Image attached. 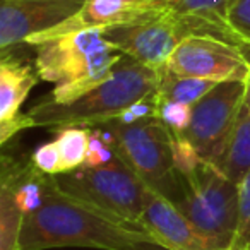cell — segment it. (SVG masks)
<instances>
[{"label": "cell", "instance_id": "obj_1", "mask_svg": "<svg viewBox=\"0 0 250 250\" xmlns=\"http://www.w3.org/2000/svg\"><path fill=\"white\" fill-rule=\"evenodd\" d=\"M91 247L103 250H171L141 221L74 199L53 182L46 201L26 216L18 250Z\"/></svg>", "mask_w": 250, "mask_h": 250}, {"label": "cell", "instance_id": "obj_2", "mask_svg": "<svg viewBox=\"0 0 250 250\" xmlns=\"http://www.w3.org/2000/svg\"><path fill=\"white\" fill-rule=\"evenodd\" d=\"M163 69L144 65L130 57L124 55L111 76L81 96L65 104L42 100L28 110L35 127L43 129H67L84 127L94 129L115 120L125 108L151 94L158 93Z\"/></svg>", "mask_w": 250, "mask_h": 250}, {"label": "cell", "instance_id": "obj_3", "mask_svg": "<svg viewBox=\"0 0 250 250\" xmlns=\"http://www.w3.org/2000/svg\"><path fill=\"white\" fill-rule=\"evenodd\" d=\"M33 48L40 79L55 84L45 100L59 104L79 100L103 84L124 57L103 38V28L69 33Z\"/></svg>", "mask_w": 250, "mask_h": 250}, {"label": "cell", "instance_id": "obj_4", "mask_svg": "<svg viewBox=\"0 0 250 250\" xmlns=\"http://www.w3.org/2000/svg\"><path fill=\"white\" fill-rule=\"evenodd\" d=\"M115 136V151L149 190L177 204L184 185L175 170L171 130L158 117L134 124L108 122L101 125Z\"/></svg>", "mask_w": 250, "mask_h": 250}, {"label": "cell", "instance_id": "obj_5", "mask_svg": "<svg viewBox=\"0 0 250 250\" xmlns=\"http://www.w3.org/2000/svg\"><path fill=\"white\" fill-rule=\"evenodd\" d=\"M180 180L184 195L175 206L194 225L209 250H231L238 214V184L206 160Z\"/></svg>", "mask_w": 250, "mask_h": 250}, {"label": "cell", "instance_id": "obj_6", "mask_svg": "<svg viewBox=\"0 0 250 250\" xmlns=\"http://www.w3.org/2000/svg\"><path fill=\"white\" fill-rule=\"evenodd\" d=\"M62 192L111 214L139 221L147 187L120 158L101 167H83L57 175Z\"/></svg>", "mask_w": 250, "mask_h": 250}, {"label": "cell", "instance_id": "obj_7", "mask_svg": "<svg viewBox=\"0 0 250 250\" xmlns=\"http://www.w3.org/2000/svg\"><path fill=\"white\" fill-rule=\"evenodd\" d=\"M188 36H195L194 26L163 9L136 21L103 28V38L118 52L154 69H165L175 48Z\"/></svg>", "mask_w": 250, "mask_h": 250}, {"label": "cell", "instance_id": "obj_8", "mask_svg": "<svg viewBox=\"0 0 250 250\" xmlns=\"http://www.w3.org/2000/svg\"><path fill=\"white\" fill-rule=\"evenodd\" d=\"M247 83H218L192 106V118L178 137L192 144L202 160L214 165L219 161L235 120L245 103Z\"/></svg>", "mask_w": 250, "mask_h": 250}, {"label": "cell", "instance_id": "obj_9", "mask_svg": "<svg viewBox=\"0 0 250 250\" xmlns=\"http://www.w3.org/2000/svg\"><path fill=\"white\" fill-rule=\"evenodd\" d=\"M167 69L178 76L201 77L214 83L250 77V53L212 36H188L171 53Z\"/></svg>", "mask_w": 250, "mask_h": 250}, {"label": "cell", "instance_id": "obj_10", "mask_svg": "<svg viewBox=\"0 0 250 250\" xmlns=\"http://www.w3.org/2000/svg\"><path fill=\"white\" fill-rule=\"evenodd\" d=\"M86 0H2L0 50L14 52L29 36L46 31L76 16Z\"/></svg>", "mask_w": 250, "mask_h": 250}, {"label": "cell", "instance_id": "obj_11", "mask_svg": "<svg viewBox=\"0 0 250 250\" xmlns=\"http://www.w3.org/2000/svg\"><path fill=\"white\" fill-rule=\"evenodd\" d=\"M158 11H161L160 0H86L84 7L76 16L55 28L29 36L24 45L36 46L43 42L69 35V33L124 24Z\"/></svg>", "mask_w": 250, "mask_h": 250}, {"label": "cell", "instance_id": "obj_12", "mask_svg": "<svg viewBox=\"0 0 250 250\" xmlns=\"http://www.w3.org/2000/svg\"><path fill=\"white\" fill-rule=\"evenodd\" d=\"M139 221L171 250H209L187 216L167 197L146 190Z\"/></svg>", "mask_w": 250, "mask_h": 250}, {"label": "cell", "instance_id": "obj_13", "mask_svg": "<svg viewBox=\"0 0 250 250\" xmlns=\"http://www.w3.org/2000/svg\"><path fill=\"white\" fill-rule=\"evenodd\" d=\"M163 11L187 19L195 29V36H212L231 45L250 48L233 33L228 24L229 0H160Z\"/></svg>", "mask_w": 250, "mask_h": 250}, {"label": "cell", "instance_id": "obj_14", "mask_svg": "<svg viewBox=\"0 0 250 250\" xmlns=\"http://www.w3.org/2000/svg\"><path fill=\"white\" fill-rule=\"evenodd\" d=\"M38 70L29 62L2 53L0 60V122L11 120L21 113V106L33 87L38 84Z\"/></svg>", "mask_w": 250, "mask_h": 250}, {"label": "cell", "instance_id": "obj_15", "mask_svg": "<svg viewBox=\"0 0 250 250\" xmlns=\"http://www.w3.org/2000/svg\"><path fill=\"white\" fill-rule=\"evenodd\" d=\"M216 168L235 184L250 173V108L247 103L236 117Z\"/></svg>", "mask_w": 250, "mask_h": 250}, {"label": "cell", "instance_id": "obj_16", "mask_svg": "<svg viewBox=\"0 0 250 250\" xmlns=\"http://www.w3.org/2000/svg\"><path fill=\"white\" fill-rule=\"evenodd\" d=\"M216 84L218 83H214V81L201 79V77L178 76V74H173L165 67L163 74H161L160 87H158V98L194 106Z\"/></svg>", "mask_w": 250, "mask_h": 250}, {"label": "cell", "instance_id": "obj_17", "mask_svg": "<svg viewBox=\"0 0 250 250\" xmlns=\"http://www.w3.org/2000/svg\"><path fill=\"white\" fill-rule=\"evenodd\" d=\"M62 156L63 173L79 170L86 163L87 146H89V129L84 127H67L55 130V139Z\"/></svg>", "mask_w": 250, "mask_h": 250}, {"label": "cell", "instance_id": "obj_18", "mask_svg": "<svg viewBox=\"0 0 250 250\" xmlns=\"http://www.w3.org/2000/svg\"><path fill=\"white\" fill-rule=\"evenodd\" d=\"M231 250H250V173L238 184V214Z\"/></svg>", "mask_w": 250, "mask_h": 250}, {"label": "cell", "instance_id": "obj_19", "mask_svg": "<svg viewBox=\"0 0 250 250\" xmlns=\"http://www.w3.org/2000/svg\"><path fill=\"white\" fill-rule=\"evenodd\" d=\"M158 94V93H156ZM158 118L167 125L173 134H180L190 124L192 106L185 103L158 98Z\"/></svg>", "mask_w": 250, "mask_h": 250}, {"label": "cell", "instance_id": "obj_20", "mask_svg": "<svg viewBox=\"0 0 250 250\" xmlns=\"http://www.w3.org/2000/svg\"><path fill=\"white\" fill-rule=\"evenodd\" d=\"M228 24L250 48V0H229Z\"/></svg>", "mask_w": 250, "mask_h": 250}, {"label": "cell", "instance_id": "obj_21", "mask_svg": "<svg viewBox=\"0 0 250 250\" xmlns=\"http://www.w3.org/2000/svg\"><path fill=\"white\" fill-rule=\"evenodd\" d=\"M31 161L40 171L46 175L57 177V175L63 173L62 156H60L59 146H57L55 141H50V143H45L36 147L35 153L31 154Z\"/></svg>", "mask_w": 250, "mask_h": 250}, {"label": "cell", "instance_id": "obj_22", "mask_svg": "<svg viewBox=\"0 0 250 250\" xmlns=\"http://www.w3.org/2000/svg\"><path fill=\"white\" fill-rule=\"evenodd\" d=\"M31 127H35V122L29 117V113H22V111L11 120L0 122V144H7L12 137Z\"/></svg>", "mask_w": 250, "mask_h": 250}, {"label": "cell", "instance_id": "obj_23", "mask_svg": "<svg viewBox=\"0 0 250 250\" xmlns=\"http://www.w3.org/2000/svg\"><path fill=\"white\" fill-rule=\"evenodd\" d=\"M245 103L249 104V108H250V77H249V81H247V94H245Z\"/></svg>", "mask_w": 250, "mask_h": 250}]
</instances>
